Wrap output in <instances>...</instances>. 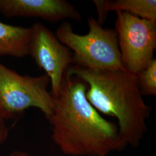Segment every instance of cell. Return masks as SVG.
Segmentation results:
<instances>
[{"mask_svg": "<svg viewBox=\"0 0 156 156\" xmlns=\"http://www.w3.org/2000/svg\"><path fill=\"white\" fill-rule=\"evenodd\" d=\"M87 88L82 79L65 73L48 119L52 139L67 156H108L124 145L117 126L102 117L87 100Z\"/></svg>", "mask_w": 156, "mask_h": 156, "instance_id": "6da1fadb", "label": "cell"}, {"mask_svg": "<svg viewBox=\"0 0 156 156\" xmlns=\"http://www.w3.org/2000/svg\"><path fill=\"white\" fill-rule=\"evenodd\" d=\"M67 73L87 84V100L97 111L116 117L124 146L140 145L147 130L151 107L144 100L136 74L126 69L94 71L75 65Z\"/></svg>", "mask_w": 156, "mask_h": 156, "instance_id": "7a4b0ae2", "label": "cell"}, {"mask_svg": "<svg viewBox=\"0 0 156 156\" xmlns=\"http://www.w3.org/2000/svg\"><path fill=\"white\" fill-rule=\"evenodd\" d=\"M89 33H74L71 24L63 22L56 31L57 38L73 51V64L94 71L125 69L115 30L104 28L93 17L88 20Z\"/></svg>", "mask_w": 156, "mask_h": 156, "instance_id": "3957f363", "label": "cell"}, {"mask_svg": "<svg viewBox=\"0 0 156 156\" xmlns=\"http://www.w3.org/2000/svg\"><path fill=\"white\" fill-rule=\"evenodd\" d=\"M49 84L46 74L22 75L0 62V116L5 120L15 119L33 107L48 119L54 107L53 97L48 90Z\"/></svg>", "mask_w": 156, "mask_h": 156, "instance_id": "277c9868", "label": "cell"}, {"mask_svg": "<svg viewBox=\"0 0 156 156\" xmlns=\"http://www.w3.org/2000/svg\"><path fill=\"white\" fill-rule=\"evenodd\" d=\"M115 23L124 68L136 74L154 59L156 48V22L124 12H116Z\"/></svg>", "mask_w": 156, "mask_h": 156, "instance_id": "5b68a950", "label": "cell"}, {"mask_svg": "<svg viewBox=\"0 0 156 156\" xmlns=\"http://www.w3.org/2000/svg\"><path fill=\"white\" fill-rule=\"evenodd\" d=\"M31 28L28 55L49 78L50 93L54 98L58 93L67 69L73 64V55L60 42L56 34L44 24L35 23Z\"/></svg>", "mask_w": 156, "mask_h": 156, "instance_id": "8992f818", "label": "cell"}, {"mask_svg": "<svg viewBox=\"0 0 156 156\" xmlns=\"http://www.w3.org/2000/svg\"><path fill=\"white\" fill-rule=\"evenodd\" d=\"M0 13L8 18L37 17L50 22L82 19L76 8L65 0H0Z\"/></svg>", "mask_w": 156, "mask_h": 156, "instance_id": "52a82bcc", "label": "cell"}, {"mask_svg": "<svg viewBox=\"0 0 156 156\" xmlns=\"http://www.w3.org/2000/svg\"><path fill=\"white\" fill-rule=\"evenodd\" d=\"M98 23L102 25L109 12H124L140 18L156 22V0H94Z\"/></svg>", "mask_w": 156, "mask_h": 156, "instance_id": "ba28073f", "label": "cell"}, {"mask_svg": "<svg viewBox=\"0 0 156 156\" xmlns=\"http://www.w3.org/2000/svg\"><path fill=\"white\" fill-rule=\"evenodd\" d=\"M31 27L8 24L0 21V56L23 58L29 55Z\"/></svg>", "mask_w": 156, "mask_h": 156, "instance_id": "9c48e42d", "label": "cell"}, {"mask_svg": "<svg viewBox=\"0 0 156 156\" xmlns=\"http://www.w3.org/2000/svg\"><path fill=\"white\" fill-rule=\"evenodd\" d=\"M142 95H156V59L154 58L144 69L136 74Z\"/></svg>", "mask_w": 156, "mask_h": 156, "instance_id": "30bf717a", "label": "cell"}, {"mask_svg": "<svg viewBox=\"0 0 156 156\" xmlns=\"http://www.w3.org/2000/svg\"><path fill=\"white\" fill-rule=\"evenodd\" d=\"M8 128L6 126L5 120L0 116V144L5 142L8 138Z\"/></svg>", "mask_w": 156, "mask_h": 156, "instance_id": "8fae6325", "label": "cell"}, {"mask_svg": "<svg viewBox=\"0 0 156 156\" xmlns=\"http://www.w3.org/2000/svg\"><path fill=\"white\" fill-rule=\"evenodd\" d=\"M7 156H32L30 154H29L26 152H24V151H13L10 154H9Z\"/></svg>", "mask_w": 156, "mask_h": 156, "instance_id": "7c38bea8", "label": "cell"}]
</instances>
